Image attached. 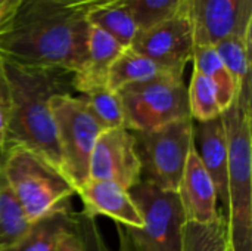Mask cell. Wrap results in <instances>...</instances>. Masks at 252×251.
<instances>
[{"mask_svg": "<svg viewBox=\"0 0 252 251\" xmlns=\"http://www.w3.org/2000/svg\"><path fill=\"white\" fill-rule=\"evenodd\" d=\"M87 15L59 0H19L0 36V59L80 72L87 59Z\"/></svg>", "mask_w": 252, "mask_h": 251, "instance_id": "obj_1", "label": "cell"}, {"mask_svg": "<svg viewBox=\"0 0 252 251\" xmlns=\"http://www.w3.org/2000/svg\"><path fill=\"white\" fill-rule=\"evenodd\" d=\"M1 62L10 89V117L4 149L10 146L28 148L62 170L50 101L56 95H75V74L61 68Z\"/></svg>", "mask_w": 252, "mask_h": 251, "instance_id": "obj_2", "label": "cell"}, {"mask_svg": "<svg viewBox=\"0 0 252 251\" xmlns=\"http://www.w3.org/2000/svg\"><path fill=\"white\" fill-rule=\"evenodd\" d=\"M229 146L227 234L232 251H252V112L238 101L221 112Z\"/></svg>", "mask_w": 252, "mask_h": 251, "instance_id": "obj_3", "label": "cell"}, {"mask_svg": "<svg viewBox=\"0 0 252 251\" xmlns=\"http://www.w3.org/2000/svg\"><path fill=\"white\" fill-rule=\"evenodd\" d=\"M1 172L31 223L68 207L71 197L77 195L75 186L62 170L24 146L6 148Z\"/></svg>", "mask_w": 252, "mask_h": 251, "instance_id": "obj_4", "label": "cell"}, {"mask_svg": "<svg viewBox=\"0 0 252 251\" xmlns=\"http://www.w3.org/2000/svg\"><path fill=\"white\" fill-rule=\"evenodd\" d=\"M128 194L140 213V228H124L136 251H182L186 216L176 191L140 180Z\"/></svg>", "mask_w": 252, "mask_h": 251, "instance_id": "obj_5", "label": "cell"}, {"mask_svg": "<svg viewBox=\"0 0 252 251\" xmlns=\"http://www.w3.org/2000/svg\"><path fill=\"white\" fill-rule=\"evenodd\" d=\"M126 126L133 132H149L190 118L188 86L182 75H164L136 83L118 92Z\"/></svg>", "mask_w": 252, "mask_h": 251, "instance_id": "obj_6", "label": "cell"}, {"mask_svg": "<svg viewBox=\"0 0 252 251\" xmlns=\"http://www.w3.org/2000/svg\"><path fill=\"white\" fill-rule=\"evenodd\" d=\"M133 135L142 180L177 192L189 151L193 146V120L185 118L155 130L133 132Z\"/></svg>", "mask_w": 252, "mask_h": 251, "instance_id": "obj_7", "label": "cell"}, {"mask_svg": "<svg viewBox=\"0 0 252 251\" xmlns=\"http://www.w3.org/2000/svg\"><path fill=\"white\" fill-rule=\"evenodd\" d=\"M50 109L56 126L62 172L78 189L89 180L92 152L103 129L75 95L53 96Z\"/></svg>", "mask_w": 252, "mask_h": 251, "instance_id": "obj_8", "label": "cell"}, {"mask_svg": "<svg viewBox=\"0 0 252 251\" xmlns=\"http://www.w3.org/2000/svg\"><path fill=\"white\" fill-rule=\"evenodd\" d=\"M130 49L149 58L164 70L183 75L185 68L193 59V30L183 10L176 16L148 30L137 31Z\"/></svg>", "mask_w": 252, "mask_h": 251, "instance_id": "obj_9", "label": "cell"}, {"mask_svg": "<svg viewBox=\"0 0 252 251\" xmlns=\"http://www.w3.org/2000/svg\"><path fill=\"white\" fill-rule=\"evenodd\" d=\"M195 46H216L226 37L252 38V0H186Z\"/></svg>", "mask_w": 252, "mask_h": 251, "instance_id": "obj_10", "label": "cell"}, {"mask_svg": "<svg viewBox=\"0 0 252 251\" xmlns=\"http://www.w3.org/2000/svg\"><path fill=\"white\" fill-rule=\"evenodd\" d=\"M89 179L111 180L127 191L142 180L140 160L131 130L120 127L102 132L92 152Z\"/></svg>", "mask_w": 252, "mask_h": 251, "instance_id": "obj_11", "label": "cell"}, {"mask_svg": "<svg viewBox=\"0 0 252 251\" xmlns=\"http://www.w3.org/2000/svg\"><path fill=\"white\" fill-rule=\"evenodd\" d=\"M193 146L204 169L207 170V173L210 175L214 183L217 201L221 206L220 212L226 217L227 206H229V197H227L229 146H227V135L221 115L204 123L193 121Z\"/></svg>", "mask_w": 252, "mask_h": 251, "instance_id": "obj_12", "label": "cell"}, {"mask_svg": "<svg viewBox=\"0 0 252 251\" xmlns=\"http://www.w3.org/2000/svg\"><path fill=\"white\" fill-rule=\"evenodd\" d=\"M177 194L188 222L210 223L221 215L214 183L204 169L195 146L189 151Z\"/></svg>", "mask_w": 252, "mask_h": 251, "instance_id": "obj_13", "label": "cell"}, {"mask_svg": "<svg viewBox=\"0 0 252 251\" xmlns=\"http://www.w3.org/2000/svg\"><path fill=\"white\" fill-rule=\"evenodd\" d=\"M84 213L96 217L106 216L124 228H140L142 217L127 189L111 180L89 179L77 189Z\"/></svg>", "mask_w": 252, "mask_h": 251, "instance_id": "obj_14", "label": "cell"}, {"mask_svg": "<svg viewBox=\"0 0 252 251\" xmlns=\"http://www.w3.org/2000/svg\"><path fill=\"white\" fill-rule=\"evenodd\" d=\"M114 37L103 30L90 25L87 38V59L80 72L74 75V90L78 95L99 87H108V74L112 64L124 52Z\"/></svg>", "mask_w": 252, "mask_h": 251, "instance_id": "obj_15", "label": "cell"}, {"mask_svg": "<svg viewBox=\"0 0 252 251\" xmlns=\"http://www.w3.org/2000/svg\"><path fill=\"white\" fill-rule=\"evenodd\" d=\"M74 232L71 206L58 209L34 220L25 237L7 251H56L61 240Z\"/></svg>", "mask_w": 252, "mask_h": 251, "instance_id": "obj_16", "label": "cell"}, {"mask_svg": "<svg viewBox=\"0 0 252 251\" xmlns=\"http://www.w3.org/2000/svg\"><path fill=\"white\" fill-rule=\"evenodd\" d=\"M251 41L252 38L232 36L223 38L214 46L221 62L238 84L239 104L250 112L252 99Z\"/></svg>", "mask_w": 252, "mask_h": 251, "instance_id": "obj_17", "label": "cell"}, {"mask_svg": "<svg viewBox=\"0 0 252 251\" xmlns=\"http://www.w3.org/2000/svg\"><path fill=\"white\" fill-rule=\"evenodd\" d=\"M164 75H176V74H171L170 71L164 70L162 67H159L149 58L128 47V49H124V52L112 64L109 74H108L106 86L111 90L118 92L120 89L126 86L149 81V80L164 77Z\"/></svg>", "mask_w": 252, "mask_h": 251, "instance_id": "obj_18", "label": "cell"}, {"mask_svg": "<svg viewBox=\"0 0 252 251\" xmlns=\"http://www.w3.org/2000/svg\"><path fill=\"white\" fill-rule=\"evenodd\" d=\"M193 68L202 72L213 84L221 112L226 111L238 98V84L221 62L214 46H195Z\"/></svg>", "mask_w": 252, "mask_h": 251, "instance_id": "obj_19", "label": "cell"}, {"mask_svg": "<svg viewBox=\"0 0 252 251\" xmlns=\"http://www.w3.org/2000/svg\"><path fill=\"white\" fill-rule=\"evenodd\" d=\"M28 220L21 203L0 172V251L15 247L28 232Z\"/></svg>", "mask_w": 252, "mask_h": 251, "instance_id": "obj_20", "label": "cell"}, {"mask_svg": "<svg viewBox=\"0 0 252 251\" xmlns=\"http://www.w3.org/2000/svg\"><path fill=\"white\" fill-rule=\"evenodd\" d=\"M87 21L90 25H94L108 33L126 49L131 46L139 31L136 21L121 1L90 12L87 15Z\"/></svg>", "mask_w": 252, "mask_h": 251, "instance_id": "obj_21", "label": "cell"}, {"mask_svg": "<svg viewBox=\"0 0 252 251\" xmlns=\"http://www.w3.org/2000/svg\"><path fill=\"white\" fill-rule=\"evenodd\" d=\"M182 251H232L226 217L220 215L210 223L186 222Z\"/></svg>", "mask_w": 252, "mask_h": 251, "instance_id": "obj_22", "label": "cell"}, {"mask_svg": "<svg viewBox=\"0 0 252 251\" xmlns=\"http://www.w3.org/2000/svg\"><path fill=\"white\" fill-rule=\"evenodd\" d=\"M78 98L83 101L86 109L103 130L120 127L127 129L124 109L117 92L111 90L109 87H99L92 92L78 95Z\"/></svg>", "mask_w": 252, "mask_h": 251, "instance_id": "obj_23", "label": "cell"}, {"mask_svg": "<svg viewBox=\"0 0 252 251\" xmlns=\"http://www.w3.org/2000/svg\"><path fill=\"white\" fill-rule=\"evenodd\" d=\"M188 102L190 118L196 123L210 121L221 115L213 84L202 72L195 68L192 71L190 84L188 87Z\"/></svg>", "mask_w": 252, "mask_h": 251, "instance_id": "obj_24", "label": "cell"}, {"mask_svg": "<svg viewBox=\"0 0 252 251\" xmlns=\"http://www.w3.org/2000/svg\"><path fill=\"white\" fill-rule=\"evenodd\" d=\"M139 31L148 30L186 10V0H123Z\"/></svg>", "mask_w": 252, "mask_h": 251, "instance_id": "obj_25", "label": "cell"}, {"mask_svg": "<svg viewBox=\"0 0 252 251\" xmlns=\"http://www.w3.org/2000/svg\"><path fill=\"white\" fill-rule=\"evenodd\" d=\"M74 231L81 243L83 251H109L96 223V217L84 212L74 213Z\"/></svg>", "mask_w": 252, "mask_h": 251, "instance_id": "obj_26", "label": "cell"}, {"mask_svg": "<svg viewBox=\"0 0 252 251\" xmlns=\"http://www.w3.org/2000/svg\"><path fill=\"white\" fill-rule=\"evenodd\" d=\"M10 117V89L4 72L3 62L0 59V146L4 148V139Z\"/></svg>", "mask_w": 252, "mask_h": 251, "instance_id": "obj_27", "label": "cell"}, {"mask_svg": "<svg viewBox=\"0 0 252 251\" xmlns=\"http://www.w3.org/2000/svg\"><path fill=\"white\" fill-rule=\"evenodd\" d=\"M59 1H62L63 4H66L69 7H74V9L89 15L93 10L111 6V4H115V3H120L123 0H59Z\"/></svg>", "mask_w": 252, "mask_h": 251, "instance_id": "obj_28", "label": "cell"}, {"mask_svg": "<svg viewBox=\"0 0 252 251\" xmlns=\"http://www.w3.org/2000/svg\"><path fill=\"white\" fill-rule=\"evenodd\" d=\"M18 1L19 0H6L0 4V36L3 34L4 28L7 27L12 15L15 13Z\"/></svg>", "mask_w": 252, "mask_h": 251, "instance_id": "obj_29", "label": "cell"}, {"mask_svg": "<svg viewBox=\"0 0 252 251\" xmlns=\"http://www.w3.org/2000/svg\"><path fill=\"white\" fill-rule=\"evenodd\" d=\"M56 251H83L81 247V243L75 234V231L72 234H68L66 237H63L58 246V250Z\"/></svg>", "mask_w": 252, "mask_h": 251, "instance_id": "obj_30", "label": "cell"}, {"mask_svg": "<svg viewBox=\"0 0 252 251\" xmlns=\"http://www.w3.org/2000/svg\"><path fill=\"white\" fill-rule=\"evenodd\" d=\"M117 231H118V237H120V244H118L117 251H136L131 241H130V238H128V235H127V232H126V229L121 225H118Z\"/></svg>", "mask_w": 252, "mask_h": 251, "instance_id": "obj_31", "label": "cell"}, {"mask_svg": "<svg viewBox=\"0 0 252 251\" xmlns=\"http://www.w3.org/2000/svg\"><path fill=\"white\" fill-rule=\"evenodd\" d=\"M4 155H6V149L0 146V172H1V167H3V161H4Z\"/></svg>", "mask_w": 252, "mask_h": 251, "instance_id": "obj_32", "label": "cell"}, {"mask_svg": "<svg viewBox=\"0 0 252 251\" xmlns=\"http://www.w3.org/2000/svg\"><path fill=\"white\" fill-rule=\"evenodd\" d=\"M3 1H6V0H0V4H1V3H3Z\"/></svg>", "mask_w": 252, "mask_h": 251, "instance_id": "obj_33", "label": "cell"}]
</instances>
